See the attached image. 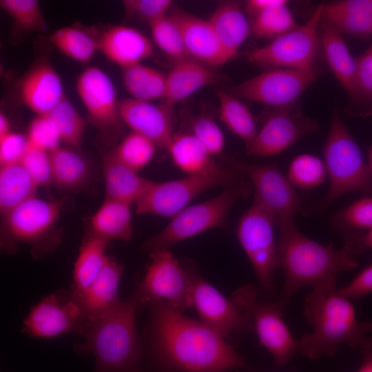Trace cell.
Instances as JSON below:
<instances>
[{"instance_id": "cell-7", "label": "cell", "mask_w": 372, "mask_h": 372, "mask_svg": "<svg viewBox=\"0 0 372 372\" xmlns=\"http://www.w3.org/2000/svg\"><path fill=\"white\" fill-rule=\"evenodd\" d=\"M252 186L245 180L226 187L217 196L202 203L187 206L172 217L167 225L143 245L149 253L168 249L187 238L213 228H225L227 215L238 200L248 197Z\"/></svg>"}, {"instance_id": "cell-5", "label": "cell", "mask_w": 372, "mask_h": 372, "mask_svg": "<svg viewBox=\"0 0 372 372\" xmlns=\"http://www.w3.org/2000/svg\"><path fill=\"white\" fill-rule=\"evenodd\" d=\"M324 157L330 187L320 201L322 207L349 192H372V173L369 165L337 111L331 119Z\"/></svg>"}, {"instance_id": "cell-43", "label": "cell", "mask_w": 372, "mask_h": 372, "mask_svg": "<svg viewBox=\"0 0 372 372\" xmlns=\"http://www.w3.org/2000/svg\"><path fill=\"white\" fill-rule=\"evenodd\" d=\"M327 175L324 162L317 156L303 154L294 157L288 169L287 178L298 188L310 189L321 185Z\"/></svg>"}, {"instance_id": "cell-18", "label": "cell", "mask_w": 372, "mask_h": 372, "mask_svg": "<svg viewBox=\"0 0 372 372\" xmlns=\"http://www.w3.org/2000/svg\"><path fill=\"white\" fill-rule=\"evenodd\" d=\"M287 107H276L269 112L262 127L246 147L247 155L269 156L279 154L316 130L318 124L314 120Z\"/></svg>"}, {"instance_id": "cell-27", "label": "cell", "mask_w": 372, "mask_h": 372, "mask_svg": "<svg viewBox=\"0 0 372 372\" xmlns=\"http://www.w3.org/2000/svg\"><path fill=\"white\" fill-rule=\"evenodd\" d=\"M50 180L58 189L74 192L84 187L91 175L87 158L76 149L59 145L48 151Z\"/></svg>"}, {"instance_id": "cell-30", "label": "cell", "mask_w": 372, "mask_h": 372, "mask_svg": "<svg viewBox=\"0 0 372 372\" xmlns=\"http://www.w3.org/2000/svg\"><path fill=\"white\" fill-rule=\"evenodd\" d=\"M321 43L327 63L351 98L354 92L356 59L351 54L342 35L329 23L322 21Z\"/></svg>"}, {"instance_id": "cell-29", "label": "cell", "mask_w": 372, "mask_h": 372, "mask_svg": "<svg viewBox=\"0 0 372 372\" xmlns=\"http://www.w3.org/2000/svg\"><path fill=\"white\" fill-rule=\"evenodd\" d=\"M131 205L105 198L90 220L89 234L108 242L130 241L133 237Z\"/></svg>"}, {"instance_id": "cell-12", "label": "cell", "mask_w": 372, "mask_h": 372, "mask_svg": "<svg viewBox=\"0 0 372 372\" xmlns=\"http://www.w3.org/2000/svg\"><path fill=\"white\" fill-rule=\"evenodd\" d=\"M151 262L136 289L141 304L162 301L172 309L183 312L192 307V278L169 249L150 253Z\"/></svg>"}, {"instance_id": "cell-49", "label": "cell", "mask_w": 372, "mask_h": 372, "mask_svg": "<svg viewBox=\"0 0 372 372\" xmlns=\"http://www.w3.org/2000/svg\"><path fill=\"white\" fill-rule=\"evenodd\" d=\"M349 299H358L372 293V264L360 271L349 283L338 289Z\"/></svg>"}, {"instance_id": "cell-48", "label": "cell", "mask_w": 372, "mask_h": 372, "mask_svg": "<svg viewBox=\"0 0 372 372\" xmlns=\"http://www.w3.org/2000/svg\"><path fill=\"white\" fill-rule=\"evenodd\" d=\"M28 141L49 151L58 146L60 140L48 119L45 116H38L30 123Z\"/></svg>"}, {"instance_id": "cell-40", "label": "cell", "mask_w": 372, "mask_h": 372, "mask_svg": "<svg viewBox=\"0 0 372 372\" xmlns=\"http://www.w3.org/2000/svg\"><path fill=\"white\" fill-rule=\"evenodd\" d=\"M296 26L287 1L261 12L251 21V34L256 38L274 39Z\"/></svg>"}, {"instance_id": "cell-39", "label": "cell", "mask_w": 372, "mask_h": 372, "mask_svg": "<svg viewBox=\"0 0 372 372\" xmlns=\"http://www.w3.org/2000/svg\"><path fill=\"white\" fill-rule=\"evenodd\" d=\"M149 27L154 43L173 63L190 57L180 30L169 14L151 23Z\"/></svg>"}, {"instance_id": "cell-46", "label": "cell", "mask_w": 372, "mask_h": 372, "mask_svg": "<svg viewBox=\"0 0 372 372\" xmlns=\"http://www.w3.org/2000/svg\"><path fill=\"white\" fill-rule=\"evenodd\" d=\"M353 102L372 101V43L356 59Z\"/></svg>"}, {"instance_id": "cell-14", "label": "cell", "mask_w": 372, "mask_h": 372, "mask_svg": "<svg viewBox=\"0 0 372 372\" xmlns=\"http://www.w3.org/2000/svg\"><path fill=\"white\" fill-rule=\"evenodd\" d=\"M312 68H272L230 88L229 93L275 107L291 105L314 82Z\"/></svg>"}, {"instance_id": "cell-41", "label": "cell", "mask_w": 372, "mask_h": 372, "mask_svg": "<svg viewBox=\"0 0 372 372\" xmlns=\"http://www.w3.org/2000/svg\"><path fill=\"white\" fill-rule=\"evenodd\" d=\"M331 225L343 234L372 229V196L362 197L336 212Z\"/></svg>"}, {"instance_id": "cell-35", "label": "cell", "mask_w": 372, "mask_h": 372, "mask_svg": "<svg viewBox=\"0 0 372 372\" xmlns=\"http://www.w3.org/2000/svg\"><path fill=\"white\" fill-rule=\"evenodd\" d=\"M167 151L174 164L187 174L201 171L214 161L206 147L190 132L174 134Z\"/></svg>"}, {"instance_id": "cell-4", "label": "cell", "mask_w": 372, "mask_h": 372, "mask_svg": "<svg viewBox=\"0 0 372 372\" xmlns=\"http://www.w3.org/2000/svg\"><path fill=\"white\" fill-rule=\"evenodd\" d=\"M140 304L136 290L108 313L86 324L81 333L83 342L76 349L81 354L94 355L93 372H141V346L136 327Z\"/></svg>"}, {"instance_id": "cell-8", "label": "cell", "mask_w": 372, "mask_h": 372, "mask_svg": "<svg viewBox=\"0 0 372 372\" xmlns=\"http://www.w3.org/2000/svg\"><path fill=\"white\" fill-rule=\"evenodd\" d=\"M256 287L243 285L231 300L250 318L260 344L272 355L275 364L281 366L299 352L298 340L293 338L283 319L287 302L262 301Z\"/></svg>"}, {"instance_id": "cell-16", "label": "cell", "mask_w": 372, "mask_h": 372, "mask_svg": "<svg viewBox=\"0 0 372 372\" xmlns=\"http://www.w3.org/2000/svg\"><path fill=\"white\" fill-rule=\"evenodd\" d=\"M76 88L89 119L102 134H116L124 124L114 85L97 67L85 69L78 76Z\"/></svg>"}, {"instance_id": "cell-17", "label": "cell", "mask_w": 372, "mask_h": 372, "mask_svg": "<svg viewBox=\"0 0 372 372\" xmlns=\"http://www.w3.org/2000/svg\"><path fill=\"white\" fill-rule=\"evenodd\" d=\"M192 302L201 321L224 338L253 330L249 317L200 276L191 273Z\"/></svg>"}, {"instance_id": "cell-53", "label": "cell", "mask_w": 372, "mask_h": 372, "mask_svg": "<svg viewBox=\"0 0 372 372\" xmlns=\"http://www.w3.org/2000/svg\"><path fill=\"white\" fill-rule=\"evenodd\" d=\"M359 350L362 354L363 361L356 372H372V337Z\"/></svg>"}, {"instance_id": "cell-25", "label": "cell", "mask_w": 372, "mask_h": 372, "mask_svg": "<svg viewBox=\"0 0 372 372\" xmlns=\"http://www.w3.org/2000/svg\"><path fill=\"white\" fill-rule=\"evenodd\" d=\"M105 198L137 205L155 181L140 176L137 172L116 160L108 152L102 157Z\"/></svg>"}, {"instance_id": "cell-55", "label": "cell", "mask_w": 372, "mask_h": 372, "mask_svg": "<svg viewBox=\"0 0 372 372\" xmlns=\"http://www.w3.org/2000/svg\"><path fill=\"white\" fill-rule=\"evenodd\" d=\"M368 156H369V167L370 168V170L372 173V145L369 147V152H368Z\"/></svg>"}, {"instance_id": "cell-52", "label": "cell", "mask_w": 372, "mask_h": 372, "mask_svg": "<svg viewBox=\"0 0 372 372\" xmlns=\"http://www.w3.org/2000/svg\"><path fill=\"white\" fill-rule=\"evenodd\" d=\"M285 0H249L245 5V10L251 21L261 12L280 3Z\"/></svg>"}, {"instance_id": "cell-42", "label": "cell", "mask_w": 372, "mask_h": 372, "mask_svg": "<svg viewBox=\"0 0 372 372\" xmlns=\"http://www.w3.org/2000/svg\"><path fill=\"white\" fill-rule=\"evenodd\" d=\"M0 6L20 30L38 32L48 31L47 22L37 1L1 0Z\"/></svg>"}, {"instance_id": "cell-11", "label": "cell", "mask_w": 372, "mask_h": 372, "mask_svg": "<svg viewBox=\"0 0 372 372\" xmlns=\"http://www.w3.org/2000/svg\"><path fill=\"white\" fill-rule=\"evenodd\" d=\"M272 217L258 205L242 214L236 235L250 260L262 291L270 294L273 289L274 274L278 268V245L275 240Z\"/></svg>"}, {"instance_id": "cell-32", "label": "cell", "mask_w": 372, "mask_h": 372, "mask_svg": "<svg viewBox=\"0 0 372 372\" xmlns=\"http://www.w3.org/2000/svg\"><path fill=\"white\" fill-rule=\"evenodd\" d=\"M108 242L88 234L82 243L73 271L72 293L78 297L91 285L103 267Z\"/></svg>"}, {"instance_id": "cell-47", "label": "cell", "mask_w": 372, "mask_h": 372, "mask_svg": "<svg viewBox=\"0 0 372 372\" xmlns=\"http://www.w3.org/2000/svg\"><path fill=\"white\" fill-rule=\"evenodd\" d=\"M20 161L28 169L39 185H46L50 180L48 151L28 141L27 147Z\"/></svg>"}, {"instance_id": "cell-3", "label": "cell", "mask_w": 372, "mask_h": 372, "mask_svg": "<svg viewBox=\"0 0 372 372\" xmlns=\"http://www.w3.org/2000/svg\"><path fill=\"white\" fill-rule=\"evenodd\" d=\"M278 228V267L285 276L280 299L287 303L301 288L335 280L339 273L358 266L346 245L340 249L322 245L303 235L295 224Z\"/></svg>"}, {"instance_id": "cell-51", "label": "cell", "mask_w": 372, "mask_h": 372, "mask_svg": "<svg viewBox=\"0 0 372 372\" xmlns=\"http://www.w3.org/2000/svg\"><path fill=\"white\" fill-rule=\"evenodd\" d=\"M343 235L344 243L348 245L355 254L366 249H372V229L364 234L362 231H352Z\"/></svg>"}, {"instance_id": "cell-15", "label": "cell", "mask_w": 372, "mask_h": 372, "mask_svg": "<svg viewBox=\"0 0 372 372\" xmlns=\"http://www.w3.org/2000/svg\"><path fill=\"white\" fill-rule=\"evenodd\" d=\"M88 321L72 291L52 293L36 304L24 321L31 336L53 338L72 331L81 333Z\"/></svg>"}, {"instance_id": "cell-26", "label": "cell", "mask_w": 372, "mask_h": 372, "mask_svg": "<svg viewBox=\"0 0 372 372\" xmlns=\"http://www.w3.org/2000/svg\"><path fill=\"white\" fill-rule=\"evenodd\" d=\"M208 21L229 60L251 34V23L238 1L219 3Z\"/></svg>"}, {"instance_id": "cell-1", "label": "cell", "mask_w": 372, "mask_h": 372, "mask_svg": "<svg viewBox=\"0 0 372 372\" xmlns=\"http://www.w3.org/2000/svg\"><path fill=\"white\" fill-rule=\"evenodd\" d=\"M150 309L151 360L160 372H228L249 369L245 359L202 321L162 301Z\"/></svg>"}, {"instance_id": "cell-31", "label": "cell", "mask_w": 372, "mask_h": 372, "mask_svg": "<svg viewBox=\"0 0 372 372\" xmlns=\"http://www.w3.org/2000/svg\"><path fill=\"white\" fill-rule=\"evenodd\" d=\"M39 184L20 160L1 164L0 211L2 215L35 196Z\"/></svg>"}, {"instance_id": "cell-21", "label": "cell", "mask_w": 372, "mask_h": 372, "mask_svg": "<svg viewBox=\"0 0 372 372\" xmlns=\"http://www.w3.org/2000/svg\"><path fill=\"white\" fill-rule=\"evenodd\" d=\"M97 43L98 50L121 68L140 63L154 54L149 38L136 28L121 24L107 28Z\"/></svg>"}, {"instance_id": "cell-37", "label": "cell", "mask_w": 372, "mask_h": 372, "mask_svg": "<svg viewBox=\"0 0 372 372\" xmlns=\"http://www.w3.org/2000/svg\"><path fill=\"white\" fill-rule=\"evenodd\" d=\"M49 41L65 55L81 63L89 61L98 50L97 39L76 27L59 28L49 36Z\"/></svg>"}, {"instance_id": "cell-54", "label": "cell", "mask_w": 372, "mask_h": 372, "mask_svg": "<svg viewBox=\"0 0 372 372\" xmlns=\"http://www.w3.org/2000/svg\"><path fill=\"white\" fill-rule=\"evenodd\" d=\"M10 131V124L6 116L3 114H0V138L8 135Z\"/></svg>"}, {"instance_id": "cell-20", "label": "cell", "mask_w": 372, "mask_h": 372, "mask_svg": "<svg viewBox=\"0 0 372 372\" xmlns=\"http://www.w3.org/2000/svg\"><path fill=\"white\" fill-rule=\"evenodd\" d=\"M168 14L178 25L190 57L211 68L229 61L208 20L174 6Z\"/></svg>"}, {"instance_id": "cell-10", "label": "cell", "mask_w": 372, "mask_h": 372, "mask_svg": "<svg viewBox=\"0 0 372 372\" xmlns=\"http://www.w3.org/2000/svg\"><path fill=\"white\" fill-rule=\"evenodd\" d=\"M225 164L246 174L254 189V203L273 219L278 227L294 224L296 215L303 209L293 185L279 168L273 164H254L225 158Z\"/></svg>"}, {"instance_id": "cell-24", "label": "cell", "mask_w": 372, "mask_h": 372, "mask_svg": "<svg viewBox=\"0 0 372 372\" xmlns=\"http://www.w3.org/2000/svg\"><path fill=\"white\" fill-rule=\"evenodd\" d=\"M222 78L211 67L193 59L187 58L173 63L166 75V87L163 102L174 107L201 88L216 85Z\"/></svg>"}, {"instance_id": "cell-13", "label": "cell", "mask_w": 372, "mask_h": 372, "mask_svg": "<svg viewBox=\"0 0 372 372\" xmlns=\"http://www.w3.org/2000/svg\"><path fill=\"white\" fill-rule=\"evenodd\" d=\"M60 201L33 196L3 215V246L14 249L16 243L34 245L35 254H43L52 243L47 239L59 219Z\"/></svg>"}, {"instance_id": "cell-45", "label": "cell", "mask_w": 372, "mask_h": 372, "mask_svg": "<svg viewBox=\"0 0 372 372\" xmlns=\"http://www.w3.org/2000/svg\"><path fill=\"white\" fill-rule=\"evenodd\" d=\"M123 5L127 17H136L149 25L167 14L173 3L170 0H125Z\"/></svg>"}, {"instance_id": "cell-9", "label": "cell", "mask_w": 372, "mask_h": 372, "mask_svg": "<svg viewBox=\"0 0 372 372\" xmlns=\"http://www.w3.org/2000/svg\"><path fill=\"white\" fill-rule=\"evenodd\" d=\"M324 4L319 5L302 25L285 32L268 44L252 50L248 61L262 68L309 69L320 46L318 29Z\"/></svg>"}, {"instance_id": "cell-34", "label": "cell", "mask_w": 372, "mask_h": 372, "mask_svg": "<svg viewBox=\"0 0 372 372\" xmlns=\"http://www.w3.org/2000/svg\"><path fill=\"white\" fill-rule=\"evenodd\" d=\"M216 95L219 103L220 120L229 130L240 138L247 147L258 132L252 113L239 98L229 92L217 89Z\"/></svg>"}, {"instance_id": "cell-33", "label": "cell", "mask_w": 372, "mask_h": 372, "mask_svg": "<svg viewBox=\"0 0 372 372\" xmlns=\"http://www.w3.org/2000/svg\"><path fill=\"white\" fill-rule=\"evenodd\" d=\"M122 80L132 99L150 101L163 100L166 87V75L141 63L121 68Z\"/></svg>"}, {"instance_id": "cell-6", "label": "cell", "mask_w": 372, "mask_h": 372, "mask_svg": "<svg viewBox=\"0 0 372 372\" xmlns=\"http://www.w3.org/2000/svg\"><path fill=\"white\" fill-rule=\"evenodd\" d=\"M244 173L236 167L214 161L198 172L173 180L154 182L136 205L138 214L172 217L199 194L216 187H231L245 181Z\"/></svg>"}, {"instance_id": "cell-38", "label": "cell", "mask_w": 372, "mask_h": 372, "mask_svg": "<svg viewBox=\"0 0 372 372\" xmlns=\"http://www.w3.org/2000/svg\"><path fill=\"white\" fill-rule=\"evenodd\" d=\"M156 147L152 141L131 131L110 152L121 163L138 172L152 160Z\"/></svg>"}, {"instance_id": "cell-22", "label": "cell", "mask_w": 372, "mask_h": 372, "mask_svg": "<svg viewBox=\"0 0 372 372\" xmlns=\"http://www.w3.org/2000/svg\"><path fill=\"white\" fill-rule=\"evenodd\" d=\"M22 102L38 116L47 114L65 96L58 73L47 61L32 68L20 86Z\"/></svg>"}, {"instance_id": "cell-28", "label": "cell", "mask_w": 372, "mask_h": 372, "mask_svg": "<svg viewBox=\"0 0 372 372\" xmlns=\"http://www.w3.org/2000/svg\"><path fill=\"white\" fill-rule=\"evenodd\" d=\"M324 21L341 33L365 37L372 34V0H345L324 4Z\"/></svg>"}, {"instance_id": "cell-2", "label": "cell", "mask_w": 372, "mask_h": 372, "mask_svg": "<svg viewBox=\"0 0 372 372\" xmlns=\"http://www.w3.org/2000/svg\"><path fill=\"white\" fill-rule=\"evenodd\" d=\"M304 316L313 331L298 339L299 352L312 360L333 356L342 344L359 349L372 332V323L359 321L350 299L338 292L336 280L312 287Z\"/></svg>"}, {"instance_id": "cell-19", "label": "cell", "mask_w": 372, "mask_h": 372, "mask_svg": "<svg viewBox=\"0 0 372 372\" xmlns=\"http://www.w3.org/2000/svg\"><path fill=\"white\" fill-rule=\"evenodd\" d=\"M121 118L131 131L152 141L157 147L166 149L173 132L174 107L162 102L159 105L132 98L119 101Z\"/></svg>"}, {"instance_id": "cell-50", "label": "cell", "mask_w": 372, "mask_h": 372, "mask_svg": "<svg viewBox=\"0 0 372 372\" xmlns=\"http://www.w3.org/2000/svg\"><path fill=\"white\" fill-rule=\"evenodd\" d=\"M27 145L28 138L12 132L0 138L1 164L20 160Z\"/></svg>"}, {"instance_id": "cell-36", "label": "cell", "mask_w": 372, "mask_h": 372, "mask_svg": "<svg viewBox=\"0 0 372 372\" xmlns=\"http://www.w3.org/2000/svg\"><path fill=\"white\" fill-rule=\"evenodd\" d=\"M60 141L68 147L78 149L83 141L85 121L66 95L47 114Z\"/></svg>"}, {"instance_id": "cell-23", "label": "cell", "mask_w": 372, "mask_h": 372, "mask_svg": "<svg viewBox=\"0 0 372 372\" xmlns=\"http://www.w3.org/2000/svg\"><path fill=\"white\" fill-rule=\"evenodd\" d=\"M123 266L107 256L106 262L88 288L76 297L89 322L106 315L122 301L118 296V285Z\"/></svg>"}, {"instance_id": "cell-44", "label": "cell", "mask_w": 372, "mask_h": 372, "mask_svg": "<svg viewBox=\"0 0 372 372\" xmlns=\"http://www.w3.org/2000/svg\"><path fill=\"white\" fill-rule=\"evenodd\" d=\"M191 132L206 147L211 156L220 154L225 146L223 133L213 118L198 114L189 121Z\"/></svg>"}]
</instances>
